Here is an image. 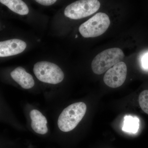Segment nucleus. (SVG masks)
Returning a JSON list of instances; mask_svg holds the SVG:
<instances>
[{"mask_svg": "<svg viewBox=\"0 0 148 148\" xmlns=\"http://www.w3.org/2000/svg\"><path fill=\"white\" fill-rule=\"evenodd\" d=\"M86 109L84 103L78 102L64 109L58 119V125L60 130L68 132L75 128L84 116Z\"/></svg>", "mask_w": 148, "mask_h": 148, "instance_id": "1", "label": "nucleus"}, {"mask_svg": "<svg viewBox=\"0 0 148 148\" xmlns=\"http://www.w3.org/2000/svg\"><path fill=\"white\" fill-rule=\"evenodd\" d=\"M124 57L123 51L119 48H112L98 53L92 60L91 68L94 73L101 75L115 65L121 62Z\"/></svg>", "mask_w": 148, "mask_h": 148, "instance_id": "2", "label": "nucleus"}, {"mask_svg": "<svg viewBox=\"0 0 148 148\" xmlns=\"http://www.w3.org/2000/svg\"><path fill=\"white\" fill-rule=\"evenodd\" d=\"M110 24L109 16L103 12H98L80 26L79 30L83 37L94 38L103 34Z\"/></svg>", "mask_w": 148, "mask_h": 148, "instance_id": "3", "label": "nucleus"}, {"mask_svg": "<svg viewBox=\"0 0 148 148\" xmlns=\"http://www.w3.org/2000/svg\"><path fill=\"white\" fill-rule=\"evenodd\" d=\"M34 72L40 81L51 84H57L64 79L63 71L56 64L48 61H40L34 66Z\"/></svg>", "mask_w": 148, "mask_h": 148, "instance_id": "4", "label": "nucleus"}, {"mask_svg": "<svg viewBox=\"0 0 148 148\" xmlns=\"http://www.w3.org/2000/svg\"><path fill=\"white\" fill-rule=\"evenodd\" d=\"M100 6L101 3L98 0L76 1L66 7L64 14L71 19H80L95 13Z\"/></svg>", "mask_w": 148, "mask_h": 148, "instance_id": "5", "label": "nucleus"}, {"mask_svg": "<svg viewBox=\"0 0 148 148\" xmlns=\"http://www.w3.org/2000/svg\"><path fill=\"white\" fill-rule=\"evenodd\" d=\"M127 67L124 62L121 61L108 70L104 75L103 80L108 86L116 88L121 86L126 79Z\"/></svg>", "mask_w": 148, "mask_h": 148, "instance_id": "6", "label": "nucleus"}, {"mask_svg": "<svg viewBox=\"0 0 148 148\" xmlns=\"http://www.w3.org/2000/svg\"><path fill=\"white\" fill-rule=\"evenodd\" d=\"M27 47L24 41L13 39L0 42V57H7L19 54Z\"/></svg>", "mask_w": 148, "mask_h": 148, "instance_id": "7", "label": "nucleus"}, {"mask_svg": "<svg viewBox=\"0 0 148 148\" xmlns=\"http://www.w3.org/2000/svg\"><path fill=\"white\" fill-rule=\"evenodd\" d=\"M10 75L12 78L23 88L30 89L34 86L33 77L22 67H17L11 73Z\"/></svg>", "mask_w": 148, "mask_h": 148, "instance_id": "8", "label": "nucleus"}, {"mask_svg": "<svg viewBox=\"0 0 148 148\" xmlns=\"http://www.w3.org/2000/svg\"><path fill=\"white\" fill-rule=\"evenodd\" d=\"M30 116L32 120L31 126L33 130L38 134H46L48 132L46 118L37 110H32L30 112Z\"/></svg>", "mask_w": 148, "mask_h": 148, "instance_id": "9", "label": "nucleus"}, {"mask_svg": "<svg viewBox=\"0 0 148 148\" xmlns=\"http://www.w3.org/2000/svg\"><path fill=\"white\" fill-rule=\"evenodd\" d=\"M0 2L10 10L20 15H26L29 9L26 4L21 0H1Z\"/></svg>", "mask_w": 148, "mask_h": 148, "instance_id": "10", "label": "nucleus"}, {"mask_svg": "<svg viewBox=\"0 0 148 148\" xmlns=\"http://www.w3.org/2000/svg\"><path fill=\"white\" fill-rule=\"evenodd\" d=\"M140 120L137 117L125 116L124 117L122 130L125 132L136 133L140 126Z\"/></svg>", "mask_w": 148, "mask_h": 148, "instance_id": "11", "label": "nucleus"}, {"mask_svg": "<svg viewBox=\"0 0 148 148\" xmlns=\"http://www.w3.org/2000/svg\"><path fill=\"white\" fill-rule=\"evenodd\" d=\"M139 103L142 110L148 114V90H143L140 93Z\"/></svg>", "mask_w": 148, "mask_h": 148, "instance_id": "12", "label": "nucleus"}, {"mask_svg": "<svg viewBox=\"0 0 148 148\" xmlns=\"http://www.w3.org/2000/svg\"><path fill=\"white\" fill-rule=\"evenodd\" d=\"M37 2L43 5L49 6L51 5L56 3V0H36Z\"/></svg>", "mask_w": 148, "mask_h": 148, "instance_id": "13", "label": "nucleus"}, {"mask_svg": "<svg viewBox=\"0 0 148 148\" xmlns=\"http://www.w3.org/2000/svg\"><path fill=\"white\" fill-rule=\"evenodd\" d=\"M143 65L146 69H148V53L146 54L143 58Z\"/></svg>", "mask_w": 148, "mask_h": 148, "instance_id": "14", "label": "nucleus"}]
</instances>
